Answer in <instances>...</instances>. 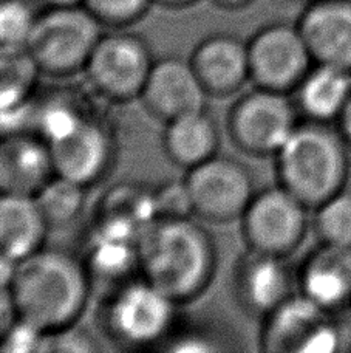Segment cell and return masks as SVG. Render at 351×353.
Returning a JSON list of instances; mask_svg holds the SVG:
<instances>
[{
	"label": "cell",
	"instance_id": "5b68a950",
	"mask_svg": "<svg viewBox=\"0 0 351 353\" xmlns=\"http://www.w3.org/2000/svg\"><path fill=\"white\" fill-rule=\"evenodd\" d=\"M103 33V23L84 6L45 8L39 11L27 48L42 77L70 78L84 72Z\"/></svg>",
	"mask_w": 351,
	"mask_h": 353
},
{
	"label": "cell",
	"instance_id": "44dd1931",
	"mask_svg": "<svg viewBox=\"0 0 351 353\" xmlns=\"http://www.w3.org/2000/svg\"><path fill=\"white\" fill-rule=\"evenodd\" d=\"M50 231L33 195L0 192V251L27 259L45 247Z\"/></svg>",
	"mask_w": 351,
	"mask_h": 353
},
{
	"label": "cell",
	"instance_id": "6da1fadb",
	"mask_svg": "<svg viewBox=\"0 0 351 353\" xmlns=\"http://www.w3.org/2000/svg\"><path fill=\"white\" fill-rule=\"evenodd\" d=\"M217 267L214 237L195 217L156 219L140 241L141 276L180 305L208 292Z\"/></svg>",
	"mask_w": 351,
	"mask_h": 353
},
{
	"label": "cell",
	"instance_id": "8992f818",
	"mask_svg": "<svg viewBox=\"0 0 351 353\" xmlns=\"http://www.w3.org/2000/svg\"><path fill=\"white\" fill-rule=\"evenodd\" d=\"M291 93L255 87L243 93L228 112V135L240 152L255 159L274 157L299 125Z\"/></svg>",
	"mask_w": 351,
	"mask_h": 353
},
{
	"label": "cell",
	"instance_id": "7402d4cb",
	"mask_svg": "<svg viewBox=\"0 0 351 353\" xmlns=\"http://www.w3.org/2000/svg\"><path fill=\"white\" fill-rule=\"evenodd\" d=\"M292 94L299 113L306 119L336 123L351 97V72L334 65L315 64Z\"/></svg>",
	"mask_w": 351,
	"mask_h": 353
},
{
	"label": "cell",
	"instance_id": "ba28073f",
	"mask_svg": "<svg viewBox=\"0 0 351 353\" xmlns=\"http://www.w3.org/2000/svg\"><path fill=\"white\" fill-rule=\"evenodd\" d=\"M310 208L280 185L257 191L240 217L246 248L288 257L311 228Z\"/></svg>",
	"mask_w": 351,
	"mask_h": 353
},
{
	"label": "cell",
	"instance_id": "e0dca14e",
	"mask_svg": "<svg viewBox=\"0 0 351 353\" xmlns=\"http://www.w3.org/2000/svg\"><path fill=\"white\" fill-rule=\"evenodd\" d=\"M297 292L327 312L351 304V248L319 242L296 270Z\"/></svg>",
	"mask_w": 351,
	"mask_h": 353
},
{
	"label": "cell",
	"instance_id": "e575fe53",
	"mask_svg": "<svg viewBox=\"0 0 351 353\" xmlns=\"http://www.w3.org/2000/svg\"><path fill=\"white\" fill-rule=\"evenodd\" d=\"M336 128L341 132L343 140H345L348 146L351 148V97L345 107L342 109L339 118L336 119Z\"/></svg>",
	"mask_w": 351,
	"mask_h": 353
},
{
	"label": "cell",
	"instance_id": "484cf974",
	"mask_svg": "<svg viewBox=\"0 0 351 353\" xmlns=\"http://www.w3.org/2000/svg\"><path fill=\"white\" fill-rule=\"evenodd\" d=\"M312 211L311 226L319 242L351 248V189H342Z\"/></svg>",
	"mask_w": 351,
	"mask_h": 353
},
{
	"label": "cell",
	"instance_id": "30bf717a",
	"mask_svg": "<svg viewBox=\"0 0 351 353\" xmlns=\"http://www.w3.org/2000/svg\"><path fill=\"white\" fill-rule=\"evenodd\" d=\"M248 56L255 87L291 94L315 65L296 23L265 25L248 41Z\"/></svg>",
	"mask_w": 351,
	"mask_h": 353
},
{
	"label": "cell",
	"instance_id": "ffe728a7",
	"mask_svg": "<svg viewBox=\"0 0 351 353\" xmlns=\"http://www.w3.org/2000/svg\"><path fill=\"white\" fill-rule=\"evenodd\" d=\"M161 144L167 159L187 172L218 154L220 129L203 109L166 123Z\"/></svg>",
	"mask_w": 351,
	"mask_h": 353
},
{
	"label": "cell",
	"instance_id": "d6986e66",
	"mask_svg": "<svg viewBox=\"0 0 351 353\" xmlns=\"http://www.w3.org/2000/svg\"><path fill=\"white\" fill-rule=\"evenodd\" d=\"M330 314L302 293H294L274 312L262 318L260 347L265 352L302 353L312 333Z\"/></svg>",
	"mask_w": 351,
	"mask_h": 353
},
{
	"label": "cell",
	"instance_id": "9c48e42d",
	"mask_svg": "<svg viewBox=\"0 0 351 353\" xmlns=\"http://www.w3.org/2000/svg\"><path fill=\"white\" fill-rule=\"evenodd\" d=\"M184 180L193 214L209 223L240 220L257 192L248 166L220 154L189 169Z\"/></svg>",
	"mask_w": 351,
	"mask_h": 353
},
{
	"label": "cell",
	"instance_id": "cb8c5ba5",
	"mask_svg": "<svg viewBox=\"0 0 351 353\" xmlns=\"http://www.w3.org/2000/svg\"><path fill=\"white\" fill-rule=\"evenodd\" d=\"M89 117L92 112L70 92H53L45 97L37 94L33 134L53 146L76 130Z\"/></svg>",
	"mask_w": 351,
	"mask_h": 353
},
{
	"label": "cell",
	"instance_id": "74e56055",
	"mask_svg": "<svg viewBox=\"0 0 351 353\" xmlns=\"http://www.w3.org/2000/svg\"><path fill=\"white\" fill-rule=\"evenodd\" d=\"M45 8H72V6H83V0H42Z\"/></svg>",
	"mask_w": 351,
	"mask_h": 353
},
{
	"label": "cell",
	"instance_id": "d590c367",
	"mask_svg": "<svg viewBox=\"0 0 351 353\" xmlns=\"http://www.w3.org/2000/svg\"><path fill=\"white\" fill-rule=\"evenodd\" d=\"M211 2L217 5L218 8L242 10V8H246V6L253 3L254 0H211Z\"/></svg>",
	"mask_w": 351,
	"mask_h": 353
},
{
	"label": "cell",
	"instance_id": "4316f807",
	"mask_svg": "<svg viewBox=\"0 0 351 353\" xmlns=\"http://www.w3.org/2000/svg\"><path fill=\"white\" fill-rule=\"evenodd\" d=\"M37 16L31 0H0V46L27 47Z\"/></svg>",
	"mask_w": 351,
	"mask_h": 353
},
{
	"label": "cell",
	"instance_id": "277c9868",
	"mask_svg": "<svg viewBox=\"0 0 351 353\" xmlns=\"http://www.w3.org/2000/svg\"><path fill=\"white\" fill-rule=\"evenodd\" d=\"M180 307L140 274L104 294L101 324L105 335L119 347L155 349L172 335Z\"/></svg>",
	"mask_w": 351,
	"mask_h": 353
},
{
	"label": "cell",
	"instance_id": "5bb4252c",
	"mask_svg": "<svg viewBox=\"0 0 351 353\" xmlns=\"http://www.w3.org/2000/svg\"><path fill=\"white\" fill-rule=\"evenodd\" d=\"M93 290L104 294L140 276V237L116 223L95 220L81 256Z\"/></svg>",
	"mask_w": 351,
	"mask_h": 353
},
{
	"label": "cell",
	"instance_id": "4fadbf2b",
	"mask_svg": "<svg viewBox=\"0 0 351 353\" xmlns=\"http://www.w3.org/2000/svg\"><path fill=\"white\" fill-rule=\"evenodd\" d=\"M208 97L189 59L166 56L155 61L140 101L150 117L166 124L206 109Z\"/></svg>",
	"mask_w": 351,
	"mask_h": 353
},
{
	"label": "cell",
	"instance_id": "1f68e13d",
	"mask_svg": "<svg viewBox=\"0 0 351 353\" xmlns=\"http://www.w3.org/2000/svg\"><path fill=\"white\" fill-rule=\"evenodd\" d=\"M95 349V339L90 338L85 332H78L76 325H74L70 327V329L52 335L48 352H92Z\"/></svg>",
	"mask_w": 351,
	"mask_h": 353
},
{
	"label": "cell",
	"instance_id": "ac0fdd59",
	"mask_svg": "<svg viewBox=\"0 0 351 353\" xmlns=\"http://www.w3.org/2000/svg\"><path fill=\"white\" fill-rule=\"evenodd\" d=\"M54 175L52 148L39 135L0 138V192L34 197Z\"/></svg>",
	"mask_w": 351,
	"mask_h": 353
},
{
	"label": "cell",
	"instance_id": "7c38bea8",
	"mask_svg": "<svg viewBox=\"0 0 351 353\" xmlns=\"http://www.w3.org/2000/svg\"><path fill=\"white\" fill-rule=\"evenodd\" d=\"M50 148L56 174L89 189L109 175L116 160L114 132L93 115Z\"/></svg>",
	"mask_w": 351,
	"mask_h": 353
},
{
	"label": "cell",
	"instance_id": "3957f363",
	"mask_svg": "<svg viewBox=\"0 0 351 353\" xmlns=\"http://www.w3.org/2000/svg\"><path fill=\"white\" fill-rule=\"evenodd\" d=\"M348 144L330 123L306 119L288 138L274 159L277 185L310 210L347 188L350 175Z\"/></svg>",
	"mask_w": 351,
	"mask_h": 353
},
{
	"label": "cell",
	"instance_id": "4dcf8cb0",
	"mask_svg": "<svg viewBox=\"0 0 351 353\" xmlns=\"http://www.w3.org/2000/svg\"><path fill=\"white\" fill-rule=\"evenodd\" d=\"M220 339L211 335L206 330H184V332H172L161 349L169 352H215L223 350L224 345L218 344Z\"/></svg>",
	"mask_w": 351,
	"mask_h": 353
},
{
	"label": "cell",
	"instance_id": "f1b7e54d",
	"mask_svg": "<svg viewBox=\"0 0 351 353\" xmlns=\"http://www.w3.org/2000/svg\"><path fill=\"white\" fill-rule=\"evenodd\" d=\"M156 219L195 217L186 180H167L153 188Z\"/></svg>",
	"mask_w": 351,
	"mask_h": 353
},
{
	"label": "cell",
	"instance_id": "836d02e7",
	"mask_svg": "<svg viewBox=\"0 0 351 353\" xmlns=\"http://www.w3.org/2000/svg\"><path fill=\"white\" fill-rule=\"evenodd\" d=\"M19 263L21 261L14 259V257L0 251V287H10L16 279Z\"/></svg>",
	"mask_w": 351,
	"mask_h": 353
},
{
	"label": "cell",
	"instance_id": "d6a6232c",
	"mask_svg": "<svg viewBox=\"0 0 351 353\" xmlns=\"http://www.w3.org/2000/svg\"><path fill=\"white\" fill-rule=\"evenodd\" d=\"M19 319V310L10 287H0V344Z\"/></svg>",
	"mask_w": 351,
	"mask_h": 353
},
{
	"label": "cell",
	"instance_id": "f546056e",
	"mask_svg": "<svg viewBox=\"0 0 351 353\" xmlns=\"http://www.w3.org/2000/svg\"><path fill=\"white\" fill-rule=\"evenodd\" d=\"M50 338L52 335H48L47 332L19 316L16 324L11 327L0 344V350L11 353L48 352Z\"/></svg>",
	"mask_w": 351,
	"mask_h": 353
},
{
	"label": "cell",
	"instance_id": "603a6c76",
	"mask_svg": "<svg viewBox=\"0 0 351 353\" xmlns=\"http://www.w3.org/2000/svg\"><path fill=\"white\" fill-rule=\"evenodd\" d=\"M41 77L27 47L0 46V112L31 103Z\"/></svg>",
	"mask_w": 351,
	"mask_h": 353
},
{
	"label": "cell",
	"instance_id": "9a60e30c",
	"mask_svg": "<svg viewBox=\"0 0 351 353\" xmlns=\"http://www.w3.org/2000/svg\"><path fill=\"white\" fill-rule=\"evenodd\" d=\"M296 25L315 64L351 72V0H310Z\"/></svg>",
	"mask_w": 351,
	"mask_h": 353
},
{
	"label": "cell",
	"instance_id": "7a4b0ae2",
	"mask_svg": "<svg viewBox=\"0 0 351 353\" xmlns=\"http://www.w3.org/2000/svg\"><path fill=\"white\" fill-rule=\"evenodd\" d=\"M11 292L19 316L54 335L78 325L95 290L81 256L43 247L19 263Z\"/></svg>",
	"mask_w": 351,
	"mask_h": 353
},
{
	"label": "cell",
	"instance_id": "d4e9b609",
	"mask_svg": "<svg viewBox=\"0 0 351 353\" xmlns=\"http://www.w3.org/2000/svg\"><path fill=\"white\" fill-rule=\"evenodd\" d=\"M89 188L56 174L47 181L34 199L45 217L50 230H62L83 216Z\"/></svg>",
	"mask_w": 351,
	"mask_h": 353
},
{
	"label": "cell",
	"instance_id": "8fae6325",
	"mask_svg": "<svg viewBox=\"0 0 351 353\" xmlns=\"http://www.w3.org/2000/svg\"><path fill=\"white\" fill-rule=\"evenodd\" d=\"M233 292L243 312L262 319L297 293V276L286 257L246 248L234 267Z\"/></svg>",
	"mask_w": 351,
	"mask_h": 353
},
{
	"label": "cell",
	"instance_id": "8d00e7d4",
	"mask_svg": "<svg viewBox=\"0 0 351 353\" xmlns=\"http://www.w3.org/2000/svg\"><path fill=\"white\" fill-rule=\"evenodd\" d=\"M200 0H153V3L164 6V8H173V10H180V8H187V6L195 5Z\"/></svg>",
	"mask_w": 351,
	"mask_h": 353
},
{
	"label": "cell",
	"instance_id": "52a82bcc",
	"mask_svg": "<svg viewBox=\"0 0 351 353\" xmlns=\"http://www.w3.org/2000/svg\"><path fill=\"white\" fill-rule=\"evenodd\" d=\"M149 43L124 28L103 33L84 74L90 87L110 103L140 99L155 64Z\"/></svg>",
	"mask_w": 351,
	"mask_h": 353
},
{
	"label": "cell",
	"instance_id": "83f0119b",
	"mask_svg": "<svg viewBox=\"0 0 351 353\" xmlns=\"http://www.w3.org/2000/svg\"><path fill=\"white\" fill-rule=\"evenodd\" d=\"M153 0H83L104 28L119 30L140 22L147 14Z\"/></svg>",
	"mask_w": 351,
	"mask_h": 353
},
{
	"label": "cell",
	"instance_id": "2e32d148",
	"mask_svg": "<svg viewBox=\"0 0 351 353\" xmlns=\"http://www.w3.org/2000/svg\"><path fill=\"white\" fill-rule=\"evenodd\" d=\"M189 62L209 97L228 98L251 81L248 42L226 33L204 37Z\"/></svg>",
	"mask_w": 351,
	"mask_h": 353
}]
</instances>
